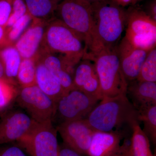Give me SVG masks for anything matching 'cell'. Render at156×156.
Wrapping results in <instances>:
<instances>
[{
	"instance_id": "cell-18",
	"label": "cell",
	"mask_w": 156,
	"mask_h": 156,
	"mask_svg": "<svg viewBox=\"0 0 156 156\" xmlns=\"http://www.w3.org/2000/svg\"><path fill=\"white\" fill-rule=\"evenodd\" d=\"M36 61L35 84L41 90L56 103L66 94L58 80L40 59Z\"/></svg>"
},
{
	"instance_id": "cell-20",
	"label": "cell",
	"mask_w": 156,
	"mask_h": 156,
	"mask_svg": "<svg viewBox=\"0 0 156 156\" xmlns=\"http://www.w3.org/2000/svg\"><path fill=\"white\" fill-rule=\"evenodd\" d=\"M132 130L130 151L131 156H156L151 151L149 139L135 120L131 126Z\"/></svg>"
},
{
	"instance_id": "cell-35",
	"label": "cell",
	"mask_w": 156,
	"mask_h": 156,
	"mask_svg": "<svg viewBox=\"0 0 156 156\" xmlns=\"http://www.w3.org/2000/svg\"><path fill=\"white\" fill-rule=\"evenodd\" d=\"M84 1H86L87 2L91 4H92V3L96 2H99V1H101V0H84Z\"/></svg>"
},
{
	"instance_id": "cell-30",
	"label": "cell",
	"mask_w": 156,
	"mask_h": 156,
	"mask_svg": "<svg viewBox=\"0 0 156 156\" xmlns=\"http://www.w3.org/2000/svg\"><path fill=\"white\" fill-rule=\"evenodd\" d=\"M146 14L151 19L156 21V0H151L146 5L145 10H144Z\"/></svg>"
},
{
	"instance_id": "cell-12",
	"label": "cell",
	"mask_w": 156,
	"mask_h": 156,
	"mask_svg": "<svg viewBox=\"0 0 156 156\" xmlns=\"http://www.w3.org/2000/svg\"><path fill=\"white\" fill-rule=\"evenodd\" d=\"M121 69L127 83L135 80L149 51L134 47L125 37L116 46Z\"/></svg>"
},
{
	"instance_id": "cell-31",
	"label": "cell",
	"mask_w": 156,
	"mask_h": 156,
	"mask_svg": "<svg viewBox=\"0 0 156 156\" xmlns=\"http://www.w3.org/2000/svg\"><path fill=\"white\" fill-rule=\"evenodd\" d=\"M58 156H83L63 144L59 146Z\"/></svg>"
},
{
	"instance_id": "cell-11",
	"label": "cell",
	"mask_w": 156,
	"mask_h": 156,
	"mask_svg": "<svg viewBox=\"0 0 156 156\" xmlns=\"http://www.w3.org/2000/svg\"><path fill=\"white\" fill-rule=\"evenodd\" d=\"M37 122L27 114L11 111L0 117V144L18 141L30 131Z\"/></svg>"
},
{
	"instance_id": "cell-14",
	"label": "cell",
	"mask_w": 156,
	"mask_h": 156,
	"mask_svg": "<svg viewBox=\"0 0 156 156\" xmlns=\"http://www.w3.org/2000/svg\"><path fill=\"white\" fill-rule=\"evenodd\" d=\"M48 21L34 20L14 44L23 58H35L41 49Z\"/></svg>"
},
{
	"instance_id": "cell-36",
	"label": "cell",
	"mask_w": 156,
	"mask_h": 156,
	"mask_svg": "<svg viewBox=\"0 0 156 156\" xmlns=\"http://www.w3.org/2000/svg\"><path fill=\"white\" fill-rule=\"evenodd\" d=\"M143 0H131V5H135L136 3L138 2H140V1H142Z\"/></svg>"
},
{
	"instance_id": "cell-7",
	"label": "cell",
	"mask_w": 156,
	"mask_h": 156,
	"mask_svg": "<svg viewBox=\"0 0 156 156\" xmlns=\"http://www.w3.org/2000/svg\"><path fill=\"white\" fill-rule=\"evenodd\" d=\"M57 132L52 121L37 122L17 142L31 156H58L59 146Z\"/></svg>"
},
{
	"instance_id": "cell-25",
	"label": "cell",
	"mask_w": 156,
	"mask_h": 156,
	"mask_svg": "<svg viewBox=\"0 0 156 156\" xmlns=\"http://www.w3.org/2000/svg\"><path fill=\"white\" fill-rule=\"evenodd\" d=\"M136 80L156 82V47L152 48L148 53Z\"/></svg>"
},
{
	"instance_id": "cell-27",
	"label": "cell",
	"mask_w": 156,
	"mask_h": 156,
	"mask_svg": "<svg viewBox=\"0 0 156 156\" xmlns=\"http://www.w3.org/2000/svg\"><path fill=\"white\" fill-rule=\"evenodd\" d=\"M27 13L28 11L24 0H13L12 13L6 28L10 27L19 18Z\"/></svg>"
},
{
	"instance_id": "cell-33",
	"label": "cell",
	"mask_w": 156,
	"mask_h": 156,
	"mask_svg": "<svg viewBox=\"0 0 156 156\" xmlns=\"http://www.w3.org/2000/svg\"><path fill=\"white\" fill-rule=\"evenodd\" d=\"M6 45L7 42L6 27L0 25V49Z\"/></svg>"
},
{
	"instance_id": "cell-28",
	"label": "cell",
	"mask_w": 156,
	"mask_h": 156,
	"mask_svg": "<svg viewBox=\"0 0 156 156\" xmlns=\"http://www.w3.org/2000/svg\"><path fill=\"white\" fill-rule=\"evenodd\" d=\"M13 0H0V25L5 27L12 11Z\"/></svg>"
},
{
	"instance_id": "cell-10",
	"label": "cell",
	"mask_w": 156,
	"mask_h": 156,
	"mask_svg": "<svg viewBox=\"0 0 156 156\" xmlns=\"http://www.w3.org/2000/svg\"><path fill=\"white\" fill-rule=\"evenodd\" d=\"M65 145L83 156H87L95 131L84 119L60 123L56 128Z\"/></svg>"
},
{
	"instance_id": "cell-3",
	"label": "cell",
	"mask_w": 156,
	"mask_h": 156,
	"mask_svg": "<svg viewBox=\"0 0 156 156\" xmlns=\"http://www.w3.org/2000/svg\"><path fill=\"white\" fill-rule=\"evenodd\" d=\"M42 48L61 55L74 67L87 53L83 39L55 16L47 23Z\"/></svg>"
},
{
	"instance_id": "cell-23",
	"label": "cell",
	"mask_w": 156,
	"mask_h": 156,
	"mask_svg": "<svg viewBox=\"0 0 156 156\" xmlns=\"http://www.w3.org/2000/svg\"><path fill=\"white\" fill-rule=\"evenodd\" d=\"M36 61L35 58H23L17 73V83L20 87L36 85Z\"/></svg>"
},
{
	"instance_id": "cell-13",
	"label": "cell",
	"mask_w": 156,
	"mask_h": 156,
	"mask_svg": "<svg viewBox=\"0 0 156 156\" xmlns=\"http://www.w3.org/2000/svg\"><path fill=\"white\" fill-rule=\"evenodd\" d=\"M73 82L75 89L99 100L102 99L100 82L91 59L83 58L78 62L74 71Z\"/></svg>"
},
{
	"instance_id": "cell-17",
	"label": "cell",
	"mask_w": 156,
	"mask_h": 156,
	"mask_svg": "<svg viewBox=\"0 0 156 156\" xmlns=\"http://www.w3.org/2000/svg\"><path fill=\"white\" fill-rule=\"evenodd\" d=\"M123 134L119 131H95L87 156H112L119 148Z\"/></svg>"
},
{
	"instance_id": "cell-6",
	"label": "cell",
	"mask_w": 156,
	"mask_h": 156,
	"mask_svg": "<svg viewBox=\"0 0 156 156\" xmlns=\"http://www.w3.org/2000/svg\"><path fill=\"white\" fill-rule=\"evenodd\" d=\"M125 37L134 47L149 51L156 47V21L142 9L131 6L126 10Z\"/></svg>"
},
{
	"instance_id": "cell-16",
	"label": "cell",
	"mask_w": 156,
	"mask_h": 156,
	"mask_svg": "<svg viewBox=\"0 0 156 156\" xmlns=\"http://www.w3.org/2000/svg\"><path fill=\"white\" fill-rule=\"evenodd\" d=\"M126 95L136 111L156 105V82L136 80L130 82Z\"/></svg>"
},
{
	"instance_id": "cell-21",
	"label": "cell",
	"mask_w": 156,
	"mask_h": 156,
	"mask_svg": "<svg viewBox=\"0 0 156 156\" xmlns=\"http://www.w3.org/2000/svg\"><path fill=\"white\" fill-rule=\"evenodd\" d=\"M27 11L34 20L49 21L54 17L57 5L51 0H24Z\"/></svg>"
},
{
	"instance_id": "cell-2",
	"label": "cell",
	"mask_w": 156,
	"mask_h": 156,
	"mask_svg": "<svg viewBox=\"0 0 156 156\" xmlns=\"http://www.w3.org/2000/svg\"><path fill=\"white\" fill-rule=\"evenodd\" d=\"M95 131L112 132L137 120V112L126 94L104 98L85 119Z\"/></svg>"
},
{
	"instance_id": "cell-24",
	"label": "cell",
	"mask_w": 156,
	"mask_h": 156,
	"mask_svg": "<svg viewBox=\"0 0 156 156\" xmlns=\"http://www.w3.org/2000/svg\"><path fill=\"white\" fill-rule=\"evenodd\" d=\"M34 19L28 12L6 28L7 44L14 45L17 40L31 25Z\"/></svg>"
},
{
	"instance_id": "cell-19",
	"label": "cell",
	"mask_w": 156,
	"mask_h": 156,
	"mask_svg": "<svg viewBox=\"0 0 156 156\" xmlns=\"http://www.w3.org/2000/svg\"><path fill=\"white\" fill-rule=\"evenodd\" d=\"M1 58L7 79L14 85L17 84V73L22 56L14 45L7 44L0 49Z\"/></svg>"
},
{
	"instance_id": "cell-9",
	"label": "cell",
	"mask_w": 156,
	"mask_h": 156,
	"mask_svg": "<svg viewBox=\"0 0 156 156\" xmlns=\"http://www.w3.org/2000/svg\"><path fill=\"white\" fill-rule=\"evenodd\" d=\"M100 101L78 89H73L56 102L55 116L57 115L61 120L60 123L84 119Z\"/></svg>"
},
{
	"instance_id": "cell-32",
	"label": "cell",
	"mask_w": 156,
	"mask_h": 156,
	"mask_svg": "<svg viewBox=\"0 0 156 156\" xmlns=\"http://www.w3.org/2000/svg\"><path fill=\"white\" fill-rule=\"evenodd\" d=\"M112 156H131L130 151V143L125 141L119 148Z\"/></svg>"
},
{
	"instance_id": "cell-37",
	"label": "cell",
	"mask_w": 156,
	"mask_h": 156,
	"mask_svg": "<svg viewBox=\"0 0 156 156\" xmlns=\"http://www.w3.org/2000/svg\"><path fill=\"white\" fill-rule=\"evenodd\" d=\"M51 1H52V2H53L54 4L58 5V4H59V3H60L62 0H51Z\"/></svg>"
},
{
	"instance_id": "cell-22",
	"label": "cell",
	"mask_w": 156,
	"mask_h": 156,
	"mask_svg": "<svg viewBox=\"0 0 156 156\" xmlns=\"http://www.w3.org/2000/svg\"><path fill=\"white\" fill-rule=\"evenodd\" d=\"M137 120L143 123L142 129L149 140L156 142V105L137 111Z\"/></svg>"
},
{
	"instance_id": "cell-15",
	"label": "cell",
	"mask_w": 156,
	"mask_h": 156,
	"mask_svg": "<svg viewBox=\"0 0 156 156\" xmlns=\"http://www.w3.org/2000/svg\"><path fill=\"white\" fill-rule=\"evenodd\" d=\"M35 58L40 59L58 80L66 93L75 89L73 82L75 68L71 66L63 56L50 53L41 48Z\"/></svg>"
},
{
	"instance_id": "cell-38",
	"label": "cell",
	"mask_w": 156,
	"mask_h": 156,
	"mask_svg": "<svg viewBox=\"0 0 156 156\" xmlns=\"http://www.w3.org/2000/svg\"><path fill=\"white\" fill-rule=\"evenodd\" d=\"M1 112H0V117H1Z\"/></svg>"
},
{
	"instance_id": "cell-26",
	"label": "cell",
	"mask_w": 156,
	"mask_h": 156,
	"mask_svg": "<svg viewBox=\"0 0 156 156\" xmlns=\"http://www.w3.org/2000/svg\"><path fill=\"white\" fill-rule=\"evenodd\" d=\"M18 91L15 85L6 82L0 81V112L9 106L16 99Z\"/></svg>"
},
{
	"instance_id": "cell-5",
	"label": "cell",
	"mask_w": 156,
	"mask_h": 156,
	"mask_svg": "<svg viewBox=\"0 0 156 156\" xmlns=\"http://www.w3.org/2000/svg\"><path fill=\"white\" fill-rule=\"evenodd\" d=\"M55 16L80 36L86 43L87 53L92 46L93 17L91 5L84 0H62Z\"/></svg>"
},
{
	"instance_id": "cell-1",
	"label": "cell",
	"mask_w": 156,
	"mask_h": 156,
	"mask_svg": "<svg viewBox=\"0 0 156 156\" xmlns=\"http://www.w3.org/2000/svg\"><path fill=\"white\" fill-rule=\"evenodd\" d=\"M91 5L92 40L87 54L103 48H115L126 29V10L115 0H101Z\"/></svg>"
},
{
	"instance_id": "cell-34",
	"label": "cell",
	"mask_w": 156,
	"mask_h": 156,
	"mask_svg": "<svg viewBox=\"0 0 156 156\" xmlns=\"http://www.w3.org/2000/svg\"><path fill=\"white\" fill-rule=\"evenodd\" d=\"M0 81H6V82H9L11 83L6 77L4 66H3L1 58H0Z\"/></svg>"
},
{
	"instance_id": "cell-4",
	"label": "cell",
	"mask_w": 156,
	"mask_h": 156,
	"mask_svg": "<svg viewBox=\"0 0 156 156\" xmlns=\"http://www.w3.org/2000/svg\"><path fill=\"white\" fill-rule=\"evenodd\" d=\"M84 57L94 62L100 82L102 99L126 94L128 83L121 69L116 47L100 49Z\"/></svg>"
},
{
	"instance_id": "cell-29",
	"label": "cell",
	"mask_w": 156,
	"mask_h": 156,
	"mask_svg": "<svg viewBox=\"0 0 156 156\" xmlns=\"http://www.w3.org/2000/svg\"><path fill=\"white\" fill-rule=\"evenodd\" d=\"M0 156H27L21 148L10 146L0 149Z\"/></svg>"
},
{
	"instance_id": "cell-8",
	"label": "cell",
	"mask_w": 156,
	"mask_h": 156,
	"mask_svg": "<svg viewBox=\"0 0 156 156\" xmlns=\"http://www.w3.org/2000/svg\"><path fill=\"white\" fill-rule=\"evenodd\" d=\"M20 106L35 122L52 121L56 112V103L36 85L20 87L16 97Z\"/></svg>"
}]
</instances>
